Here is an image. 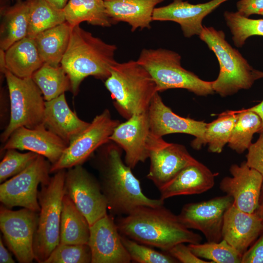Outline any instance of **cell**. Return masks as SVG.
<instances>
[{"mask_svg": "<svg viewBox=\"0 0 263 263\" xmlns=\"http://www.w3.org/2000/svg\"><path fill=\"white\" fill-rule=\"evenodd\" d=\"M97 150L100 185L111 215H126L138 207L164 205L161 198H150L143 193L139 180L123 161V150L119 146L110 141Z\"/></svg>", "mask_w": 263, "mask_h": 263, "instance_id": "6da1fadb", "label": "cell"}, {"mask_svg": "<svg viewBox=\"0 0 263 263\" xmlns=\"http://www.w3.org/2000/svg\"><path fill=\"white\" fill-rule=\"evenodd\" d=\"M120 233L141 244L168 252L179 243L198 244L201 236L186 227L163 205L138 207L116 221Z\"/></svg>", "mask_w": 263, "mask_h": 263, "instance_id": "7a4b0ae2", "label": "cell"}, {"mask_svg": "<svg viewBox=\"0 0 263 263\" xmlns=\"http://www.w3.org/2000/svg\"><path fill=\"white\" fill-rule=\"evenodd\" d=\"M117 47L107 43L85 31L79 25L73 27L69 43L60 65L68 75L74 95L86 77L93 76L105 80L116 63Z\"/></svg>", "mask_w": 263, "mask_h": 263, "instance_id": "3957f363", "label": "cell"}, {"mask_svg": "<svg viewBox=\"0 0 263 263\" xmlns=\"http://www.w3.org/2000/svg\"><path fill=\"white\" fill-rule=\"evenodd\" d=\"M105 85L115 109L126 120L148 111L153 97L158 92L152 77L137 60L117 62L105 80Z\"/></svg>", "mask_w": 263, "mask_h": 263, "instance_id": "277c9868", "label": "cell"}, {"mask_svg": "<svg viewBox=\"0 0 263 263\" xmlns=\"http://www.w3.org/2000/svg\"><path fill=\"white\" fill-rule=\"evenodd\" d=\"M199 36L213 52L219 63V75L212 81L214 92L225 97L252 87L257 80L256 70L228 43L223 31L204 26Z\"/></svg>", "mask_w": 263, "mask_h": 263, "instance_id": "5b68a950", "label": "cell"}, {"mask_svg": "<svg viewBox=\"0 0 263 263\" xmlns=\"http://www.w3.org/2000/svg\"><path fill=\"white\" fill-rule=\"evenodd\" d=\"M177 53L163 48L143 49L137 60L150 75L158 92L171 89H184L199 96L214 92L213 81L200 78L184 68Z\"/></svg>", "mask_w": 263, "mask_h": 263, "instance_id": "8992f818", "label": "cell"}, {"mask_svg": "<svg viewBox=\"0 0 263 263\" xmlns=\"http://www.w3.org/2000/svg\"><path fill=\"white\" fill-rule=\"evenodd\" d=\"M66 171L56 172L47 183L41 185L38 194L40 207L34 241L35 260L43 263L60 243L62 201L65 194Z\"/></svg>", "mask_w": 263, "mask_h": 263, "instance_id": "52a82bcc", "label": "cell"}, {"mask_svg": "<svg viewBox=\"0 0 263 263\" xmlns=\"http://www.w3.org/2000/svg\"><path fill=\"white\" fill-rule=\"evenodd\" d=\"M4 73L8 86L10 117L9 123L0 135L4 143L17 129L34 128L44 124L45 100L32 77H19L7 70Z\"/></svg>", "mask_w": 263, "mask_h": 263, "instance_id": "ba28073f", "label": "cell"}, {"mask_svg": "<svg viewBox=\"0 0 263 263\" xmlns=\"http://www.w3.org/2000/svg\"><path fill=\"white\" fill-rule=\"evenodd\" d=\"M105 109L69 144L59 159L51 165L50 173L82 165L100 147L110 141L114 129L120 123Z\"/></svg>", "mask_w": 263, "mask_h": 263, "instance_id": "9c48e42d", "label": "cell"}, {"mask_svg": "<svg viewBox=\"0 0 263 263\" xmlns=\"http://www.w3.org/2000/svg\"><path fill=\"white\" fill-rule=\"evenodd\" d=\"M51 166L44 156L38 155L24 170L0 184L1 203L7 208L19 206L39 212L38 188L50 180Z\"/></svg>", "mask_w": 263, "mask_h": 263, "instance_id": "30bf717a", "label": "cell"}, {"mask_svg": "<svg viewBox=\"0 0 263 263\" xmlns=\"http://www.w3.org/2000/svg\"><path fill=\"white\" fill-rule=\"evenodd\" d=\"M0 228L8 246L21 263L35 259L34 241L38 217L36 212L24 208L13 211L1 207Z\"/></svg>", "mask_w": 263, "mask_h": 263, "instance_id": "8fae6325", "label": "cell"}, {"mask_svg": "<svg viewBox=\"0 0 263 263\" xmlns=\"http://www.w3.org/2000/svg\"><path fill=\"white\" fill-rule=\"evenodd\" d=\"M68 169L65 176V194L91 226L107 214V203L100 183L81 165Z\"/></svg>", "mask_w": 263, "mask_h": 263, "instance_id": "7c38bea8", "label": "cell"}, {"mask_svg": "<svg viewBox=\"0 0 263 263\" xmlns=\"http://www.w3.org/2000/svg\"><path fill=\"white\" fill-rule=\"evenodd\" d=\"M147 148L150 166L147 177L159 189L186 167L198 161L183 145L169 143L150 133Z\"/></svg>", "mask_w": 263, "mask_h": 263, "instance_id": "4fadbf2b", "label": "cell"}, {"mask_svg": "<svg viewBox=\"0 0 263 263\" xmlns=\"http://www.w3.org/2000/svg\"><path fill=\"white\" fill-rule=\"evenodd\" d=\"M228 195L210 200L186 204L178 218L188 228L201 231L207 242H218L222 240V228L225 213L233 204Z\"/></svg>", "mask_w": 263, "mask_h": 263, "instance_id": "5bb4252c", "label": "cell"}, {"mask_svg": "<svg viewBox=\"0 0 263 263\" xmlns=\"http://www.w3.org/2000/svg\"><path fill=\"white\" fill-rule=\"evenodd\" d=\"M150 133L163 137L171 133H185L195 137L191 147L199 150L202 147L207 123L175 113L163 102L159 92L156 93L150 103L148 111Z\"/></svg>", "mask_w": 263, "mask_h": 263, "instance_id": "9a60e30c", "label": "cell"}, {"mask_svg": "<svg viewBox=\"0 0 263 263\" xmlns=\"http://www.w3.org/2000/svg\"><path fill=\"white\" fill-rule=\"evenodd\" d=\"M231 176L223 178L220 189L232 197L233 205L249 213L256 212L263 183V175L250 167L246 161L233 164L229 168Z\"/></svg>", "mask_w": 263, "mask_h": 263, "instance_id": "2e32d148", "label": "cell"}, {"mask_svg": "<svg viewBox=\"0 0 263 263\" xmlns=\"http://www.w3.org/2000/svg\"><path fill=\"white\" fill-rule=\"evenodd\" d=\"M88 245L92 263H129L130 256L124 247L113 216L107 214L90 228Z\"/></svg>", "mask_w": 263, "mask_h": 263, "instance_id": "e0dca14e", "label": "cell"}, {"mask_svg": "<svg viewBox=\"0 0 263 263\" xmlns=\"http://www.w3.org/2000/svg\"><path fill=\"white\" fill-rule=\"evenodd\" d=\"M150 133L148 111L133 115L120 123L114 130L110 140L125 152V163L132 169L149 158L147 140Z\"/></svg>", "mask_w": 263, "mask_h": 263, "instance_id": "ac0fdd59", "label": "cell"}, {"mask_svg": "<svg viewBox=\"0 0 263 263\" xmlns=\"http://www.w3.org/2000/svg\"><path fill=\"white\" fill-rule=\"evenodd\" d=\"M68 146L43 124L34 128L21 127L17 129L4 143L2 150L32 151L46 158L52 165L59 159Z\"/></svg>", "mask_w": 263, "mask_h": 263, "instance_id": "d6986e66", "label": "cell"}, {"mask_svg": "<svg viewBox=\"0 0 263 263\" xmlns=\"http://www.w3.org/2000/svg\"><path fill=\"white\" fill-rule=\"evenodd\" d=\"M228 0H211L193 4L184 0H173L168 5L155 7L153 21H171L178 23L184 36L190 38L200 34L202 21L207 15Z\"/></svg>", "mask_w": 263, "mask_h": 263, "instance_id": "ffe728a7", "label": "cell"}, {"mask_svg": "<svg viewBox=\"0 0 263 263\" xmlns=\"http://www.w3.org/2000/svg\"><path fill=\"white\" fill-rule=\"evenodd\" d=\"M263 230V219L257 212H245L232 204L225 215L222 239L243 255Z\"/></svg>", "mask_w": 263, "mask_h": 263, "instance_id": "44dd1931", "label": "cell"}, {"mask_svg": "<svg viewBox=\"0 0 263 263\" xmlns=\"http://www.w3.org/2000/svg\"><path fill=\"white\" fill-rule=\"evenodd\" d=\"M216 175L199 161L189 165L159 189L160 198L165 200L173 196L206 192L214 186Z\"/></svg>", "mask_w": 263, "mask_h": 263, "instance_id": "7402d4cb", "label": "cell"}, {"mask_svg": "<svg viewBox=\"0 0 263 263\" xmlns=\"http://www.w3.org/2000/svg\"><path fill=\"white\" fill-rule=\"evenodd\" d=\"M44 124L69 145L90 122L80 119L71 110L63 94L52 100L45 101Z\"/></svg>", "mask_w": 263, "mask_h": 263, "instance_id": "603a6c76", "label": "cell"}, {"mask_svg": "<svg viewBox=\"0 0 263 263\" xmlns=\"http://www.w3.org/2000/svg\"><path fill=\"white\" fill-rule=\"evenodd\" d=\"M164 0H104L106 12L113 24L128 23L131 31L150 29L155 6Z\"/></svg>", "mask_w": 263, "mask_h": 263, "instance_id": "cb8c5ba5", "label": "cell"}, {"mask_svg": "<svg viewBox=\"0 0 263 263\" xmlns=\"http://www.w3.org/2000/svg\"><path fill=\"white\" fill-rule=\"evenodd\" d=\"M4 59L5 70L20 78L32 77L44 63L35 39L27 36L4 51Z\"/></svg>", "mask_w": 263, "mask_h": 263, "instance_id": "d4e9b609", "label": "cell"}, {"mask_svg": "<svg viewBox=\"0 0 263 263\" xmlns=\"http://www.w3.org/2000/svg\"><path fill=\"white\" fill-rule=\"evenodd\" d=\"M73 26L65 21L39 33L34 38L43 63L53 66L60 65Z\"/></svg>", "mask_w": 263, "mask_h": 263, "instance_id": "484cf974", "label": "cell"}, {"mask_svg": "<svg viewBox=\"0 0 263 263\" xmlns=\"http://www.w3.org/2000/svg\"><path fill=\"white\" fill-rule=\"evenodd\" d=\"M30 4L28 0H18L15 5L2 12L0 48L5 51L27 35Z\"/></svg>", "mask_w": 263, "mask_h": 263, "instance_id": "4316f807", "label": "cell"}, {"mask_svg": "<svg viewBox=\"0 0 263 263\" xmlns=\"http://www.w3.org/2000/svg\"><path fill=\"white\" fill-rule=\"evenodd\" d=\"M90 226L68 195L62 201L60 227V243L88 244Z\"/></svg>", "mask_w": 263, "mask_h": 263, "instance_id": "83f0119b", "label": "cell"}, {"mask_svg": "<svg viewBox=\"0 0 263 263\" xmlns=\"http://www.w3.org/2000/svg\"><path fill=\"white\" fill-rule=\"evenodd\" d=\"M63 11L66 21L73 27L84 21L102 27L113 24L106 12L104 0H69Z\"/></svg>", "mask_w": 263, "mask_h": 263, "instance_id": "f1b7e54d", "label": "cell"}, {"mask_svg": "<svg viewBox=\"0 0 263 263\" xmlns=\"http://www.w3.org/2000/svg\"><path fill=\"white\" fill-rule=\"evenodd\" d=\"M32 78L46 101L56 98L71 89L70 78L61 65L53 66L44 63Z\"/></svg>", "mask_w": 263, "mask_h": 263, "instance_id": "f546056e", "label": "cell"}, {"mask_svg": "<svg viewBox=\"0 0 263 263\" xmlns=\"http://www.w3.org/2000/svg\"><path fill=\"white\" fill-rule=\"evenodd\" d=\"M237 112L238 116L228 144L232 150L242 153L252 144L253 135L261 131L262 121L257 113L248 108Z\"/></svg>", "mask_w": 263, "mask_h": 263, "instance_id": "4dcf8cb0", "label": "cell"}, {"mask_svg": "<svg viewBox=\"0 0 263 263\" xmlns=\"http://www.w3.org/2000/svg\"><path fill=\"white\" fill-rule=\"evenodd\" d=\"M30 13L27 37L34 38L39 33L66 21L63 9L46 0H28Z\"/></svg>", "mask_w": 263, "mask_h": 263, "instance_id": "1f68e13d", "label": "cell"}, {"mask_svg": "<svg viewBox=\"0 0 263 263\" xmlns=\"http://www.w3.org/2000/svg\"><path fill=\"white\" fill-rule=\"evenodd\" d=\"M237 116V111H228L207 123L202 145L207 144L208 150L211 152L221 153L229 141Z\"/></svg>", "mask_w": 263, "mask_h": 263, "instance_id": "d6a6232c", "label": "cell"}, {"mask_svg": "<svg viewBox=\"0 0 263 263\" xmlns=\"http://www.w3.org/2000/svg\"><path fill=\"white\" fill-rule=\"evenodd\" d=\"M191 251L198 257L209 260L211 263H241L242 255L225 240L188 244Z\"/></svg>", "mask_w": 263, "mask_h": 263, "instance_id": "836d02e7", "label": "cell"}, {"mask_svg": "<svg viewBox=\"0 0 263 263\" xmlns=\"http://www.w3.org/2000/svg\"><path fill=\"white\" fill-rule=\"evenodd\" d=\"M224 18L237 47H242L246 40L252 36H263V19H250L238 11H225Z\"/></svg>", "mask_w": 263, "mask_h": 263, "instance_id": "e575fe53", "label": "cell"}, {"mask_svg": "<svg viewBox=\"0 0 263 263\" xmlns=\"http://www.w3.org/2000/svg\"><path fill=\"white\" fill-rule=\"evenodd\" d=\"M121 235L122 243L128 251L131 261L138 263H176L177 260L167 253L157 251L150 247L141 244L130 238Z\"/></svg>", "mask_w": 263, "mask_h": 263, "instance_id": "d590c367", "label": "cell"}, {"mask_svg": "<svg viewBox=\"0 0 263 263\" xmlns=\"http://www.w3.org/2000/svg\"><path fill=\"white\" fill-rule=\"evenodd\" d=\"M91 260L88 244H59L43 263H89Z\"/></svg>", "mask_w": 263, "mask_h": 263, "instance_id": "8d00e7d4", "label": "cell"}, {"mask_svg": "<svg viewBox=\"0 0 263 263\" xmlns=\"http://www.w3.org/2000/svg\"><path fill=\"white\" fill-rule=\"evenodd\" d=\"M17 150H6L5 155L0 163V183L22 171L39 155L29 151L26 153H21Z\"/></svg>", "mask_w": 263, "mask_h": 263, "instance_id": "74e56055", "label": "cell"}, {"mask_svg": "<svg viewBox=\"0 0 263 263\" xmlns=\"http://www.w3.org/2000/svg\"><path fill=\"white\" fill-rule=\"evenodd\" d=\"M246 162L263 176V132H260L258 140L247 150Z\"/></svg>", "mask_w": 263, "mask_h": 263, "instance_id": "f35d334b", "label": "cell"}, {"mask_svg": "<svg viewBox=\"0 0 263 263\" xmlns=\"http://www.w3.org/2000/svg\"><path fill=\"white\" fill-rule=\"evenodd\" d=\"M185 243L173 246L167 252L182 263H211L196 256Z\"/></svg>", "mask_w": 263, "mask_h": 263, "instance_id": "ab89813d", "label": "cell"}, {"mask_svg": "<svg viewBox=\"0 0 263 263\" xmlns=\"http://www.w3.org/2000/svg\"><path fill=\"white\" fill-rule=\"evenodd\" d=\"M241 263H263V230L242 255Z\"/></svg>", "mask_w": 263, "mask_h": 263, "instance_id": "60d3db41", "label": "cell"}, {"mask_svg": "<svg viewBox=\"0 0 263 263\" xmlns=\"http://www.w3.org/2000/svg\"><path fill=\"white\" fill-rule=\"evenodd\" d=\"M236 7L237 11L246 17L255 14L263 16V0H239Z\"/></svg>", "mask_w": 263, "mask_h": 263, "instance_id": "b9f144b4", "label": "cell"}, {"mask_svg": "<svg viewBox=\"0 0 263 263\" xmlns=\"http://www.w3.org/2000/svg\"><path fill=\"white\" fill-rule=\"evenodd\" d=\"M0 263H14L15 261L12 258L6 248L3 245L2 239L0 238Z\"/></svg>", "mask_w": 263, "mask_h": 263, "instance_id": "7bdbcfd3", "label": "cell"}, {"mask_svg": "<svg viewBox=\"0 0 263 263\" xmlns=\"http://www.w3.org/2000/svg\"><path fill=\"white\" fill-rule=\"evenodd\" d=\"M248 109L255 112L261 117L262 121V128L260 132H263V100L259 104Z\"/></svg>", "mask_w": 263, "mask_h": 263, "instance_id": "ee69618b", "label": "cell"}, {"mask_svg": "<svg viewBox=\"0 0 263 263\" xmlns=\"http://www.w3.org/2000/svg\"><path fill=\"white\" fill-rule=\"evenodd\" d=\"M58 9L63 10L67 3L68 0H46Z\"/></svg>", "mask_w": 263, "mask_h": 263, "instance_id": "f6af8a7d", "label": "cell"}, {"mask_svg": "<svg viewBox=\"0 0 263 263\" xmlns=\"http://www.w3.org/2000/svg\"><path fill=\"white\" fill-rule=\"evenodd\" d=\"M256 212L263 219V183L260 196L259 207Z\"/></svg>", "mask_w": 263, "mask_h": 263, "instance_id": "bcb514c9", "label": "cell"}, {"mask_svg": "<svg viewBox=\"0 0 263 263\" xmlns=\"http://www.w3.org/2000/svg\"><path fill=\"white\" fill-rule=\"evenodd\" d=\"M256 76L257 79L263 78V72L259 71L256 70Z\"/></svg>", "mask_w": 263, "mask_h": 263, "instance_id": "7dc6e473", "label": "cell"}]
</instances>
